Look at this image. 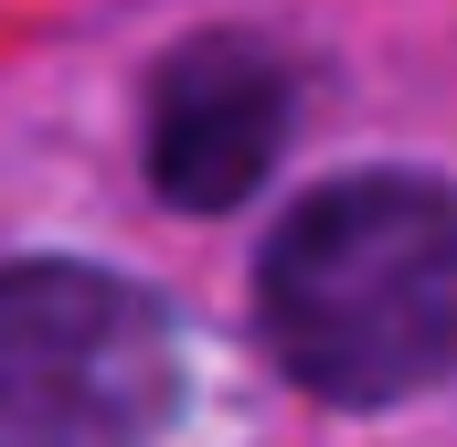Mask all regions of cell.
Returning a JSON list of instances; mask_svg holds the SVG:
<instances>
[{
    "instance_id": "6da1fadb",
    "label": "cell",
    "mask_w": 457,
    "mask_h": 447,
    "mask_svg": "<svg viewBox=\"0 0 457 447\" xmlns=\"http://www.w3.org/2000/svg\"><path fill=\"white\" fill-rule=\"evenodd\" d=\"M266 351L330 405H404L457 373V181L341 171L255 266Z\"/></svg>"
},
{
    "instance_id": "7a4b0ae2",
    "label": "cell",
    "mask_w": 457,
    "mask_h": 447,
    "mask_svg": "<svg viewBox=\"0 0 457 447\" xmlns=\"http://www.w3.org/2000/svg\"><path fill=\"white\" fill-rule=\"evenodd\" d=\"M181 416L170 309L75 256L0 266V447H160Z\"/></svg>"
},
{
    "instance_id": "3957f363",
    "label": "cell",
    "mask_w": 457,
    "mask_h": 447,
    "mask_svg": "<svg viewBox=\"0 0 457 447\" xmlns=\"http://www.w3.org/2000/svg\"><path fill=\"white\" fill-rule=\"evenodd\" d=\"M287 117H298V75L255 32H203L149 86V181L192 214H224L277 171Z\"/></svg>"
}]
</instances>
